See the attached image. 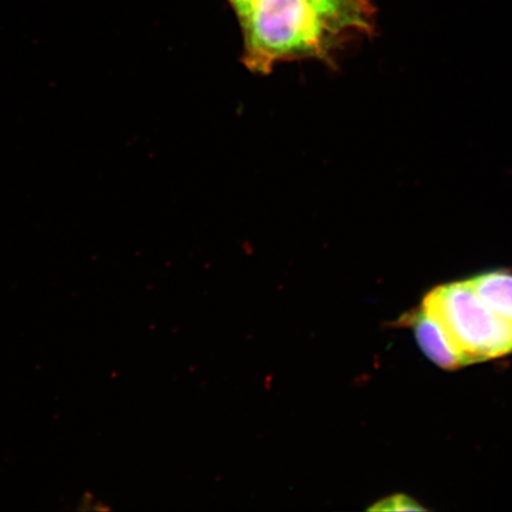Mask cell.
I'll return each instance as SVG.
<instances>
[{
    "label": "cell",
    "mask_w": 512,
    "mask_h": 512,
    "mask_svg": "<svg viewBox=\"0 0 512 512\" xmlns=\"http://www.w3.org/2000/svg\"><path fill=\"white\" fill-rule=\"evenodd\" d=\"M242 34V61L255 74L283 64H332L351 42L373 34L370 0H228Z\"/></svg>",
    "instance_id": "obj_1"
},
{
    "label": "cell",
    "mask_w": 512,
    "mask_h": 512,
    "mask_svg": "<svg viewBox=\"0 0 512 512\" xmlns=\"http://www.w3.org/2000/svg\"><path fill=\"white\" fill-rule=\"evenodd\" d=\"M421 307L463 366L511 354L512 329L484 304L469 280L434 287Z\"/></svg>",
    "instance_id": "obj_2"
},
{
    "label": "cell",
    "mask_w": 512,
    "mask_h": 512,
    "mask_svg": "<svg viewBox=\"0 0 512 512\" xmlns=\"http://www.w3.org/2000/svg\"><path fill=\"white\" fill-rule=\"evenodd\" d=\"M398 324L412 328L421 350L440 368L445 370H457L463 367L462 361H460L459 357L448 347L443 332H441L438 324L426 315L422 307L403 315Z\"/></svg>",
    "instance_id": "obj_3"
},
{
    "label": "cell",
    "mask_w": 512,
    "mask_h": 512,
    "mask_svg": "<svg viewBox=\"0 0 512 512\" xmlns=\"http://www.w3.org/2000/svg\"><path fill=\"white\" fill-rule=\"evenodd\" d=\"M469 281L492 313L512 329V272H486Z\"/></svg>",
    "instance_id": "obj_4"
},
{
    "label": "cell",
    "mask_w": 512,
    "mask_h": 512,
    "mask_svg": "<svg viewBox=\"0 0 512 512\" xmlns=\"http://www.w3.org/2000/svg\"><path fill=\"white\" fill-rule=\"evenodd\" d=\"M370 511H425L424 507L414 501L413 498L398 494L382 499L375 503Z\"/></svg>",
    "instance_id": "obj_5"
}]
</instances>
